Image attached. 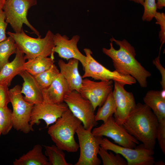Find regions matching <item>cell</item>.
<instances>
[{"label":"cell","instance_id":"d4e9b609","mask_svg":"<svg viewBox=\"0 0 165 165\" xmlns=\"http://www.w3.org/2000/svg\"><path fill=\"white\" fill-rule=\"evenodd\" d=\"M17 49L15 41L10 36L0 42V71L3 66L9 62L10 56L16 53Z\"/></svg>","mask_w":165,"mask_h":165},{"label":"cell","instance_id":"603a6c76","mask_svg":"<svg viewBox=\"0 0 165 165\" xmlns=\"http://www.w3.org/2000/svg\"><path fill=\"white\" fill-rule=\"evenodd\" d=\"M116 105L112 91L108 96L103 105L100 107L95 115L97 121H102L104 123L115 113Z\"/></svg>","mask_w":165,"mask_h":165},{"label":"cell","instance_id":"6da1fadb","mask_svg":"<svg viewBox=\"0 0 165 165\" xmlns=\"http://www.w3.org/2000/svg\"><path fill=\"white\" fill-rule=\"evenodd\" d=\"M109 49L103 48V53L112 59L115 70L118 73L134 78L142 88L147 86V79L151 75L136 59L134 48L125 39H110Z\"/></svg>","mask_w":165,"mask_h":165},{"label":"cell","instance_id":"30bf717a","mask_svg":"<svg viewBox=\"0 0 165 165\" xmlns=\"http://www.w3.org/2000/svg\"><path fill=\"white\" fill-rule=\"evenodd\" d=\"M64 101L73 115L82 123L85 128H93L97 125L92 104L79 93L75 90L70 92L65 96Z\"/></svg>","mask_w":165,"mask_h":165},{"label":"cell","instance_id":"8fae6325","mask_svg":"<svg viewBox=\"0 0 165 165\" xmlns=\"http://www.w3.org/2000/svg\"><path fill=\"white\" fill-rule=\"evenodd\" d=\"M92 132L95 136L109 138L123 147L134 148L139 144V141L129 134L122 125L116 123L113 116L100 126L94 128Z\"/></svg>","mask_w":165,"mask_h":165},{"label":"cell","instance_id":"ac0fdd59","mask_svg":"<svg viewBox=\"0 0 165 165\" xmlns=\"http://www.w3.org/2000/svg\"><path fill=\"white\" fill-rule=\"evenodd\" d=\"M70 92L67 81L60 72L48 88L42 90L43 101L61 103L64 102L65 96Z\"/></svg>","mask_w":165,"mask_h":165},{"label":"cell","instance_id":"83f0119b","mask_svg":"<svg viewBox=\"0 0 165 165\" xmlns=\"http://www.w3.org/2000/svg\"><path fill=\"white\" fill-rule=\"evenodd\" d=\"M12 112L7 106L0 107V127L2 134H7L13 127Z\"/></svg>","mask_w":165,"mask_h":165},{"label":"cell","instance_id":"d590c367","mask_svg":"<svg viewBox=\"0 0 165 165\" xmlns=\"http://www.w3.org/2000/svg\"><path fill=\"white\" fill-rule=\"evenodd\" d=\"M130 1L136 3L140 4L143 6L144 3V0H129Z\"/></svg>","mask_w":165,"mask_h":165},{"label":"cell","instance_id":"cb8c5ba5","mask_svg":"<svg viewBox=\"0 0 165 165\" xmlns=\"http://www.w3.org/2000/svg\"><path fill=\"white\" fill-rule=\"evenodd\" d=\"M45 155L48 157L50 165H72L68 163L65 159V155L63 150L56 145H44Z\"/></svg>","mask_w":165,"mask_h":165},{"label":"cell","instance_id":"1f68e13d","mask_svg":"<svg viewBox=\"0 0 165 165\" xmlns=\"http://www.w3.org/2000/svg\"><path fill=\"white\" fill-rule=\"evenodd\" d=\"M8 86L0 84V107L7 106L10 102Z\"/></svg>","mask_w":165,"mask_h":165},{"label":"cell","instance_id":"5bb4252c","mask_svg":"<svg viewBox=\"0 0 165 165\" xmlns=\"http://www.w3.org/2000/svg\"><path fill=\"white\" fill-rule=\"evenodd\" d=\"M112 92L116 105V110L114 114L116 123L122 125L124 121L134 110L136 104L132 93L127 91L124 85L114 81Z\"/></svg>","mask_w":165,"mask_h":165},{"label":"cell","instance_id":"7a4b0ae2","mask_svg":"<svg viewBox=\"0 0 165 165\" xmlns=\"http://www.w3.org/2000/svg\"><path fill=\"white\" fill-rule=\"evenodd\" d=\"M158 124V120L151 109L145 104L138 103L122 125L145 148L154 150Z\"/></svg>","mask_w":165,"mask_h":165},{"label":"cell","instance_id":"d6986e66","mask_svg":"<svg viewBox=\"0 0 165 165\" xmlns=\"http://www.w3.org/2000/svg\"><path fill=\"white\" fill-rule=\"evenodd\" d=\"M18 48L14 59L5 64L0 71V84L9 86L13 78L23 71L26 59Z\"/></svg>","mask_w":165,"mask_h":165},{"label":"cell","instance_id":"7c38bea8","mask_svg":"<svg viewBox=\"0 0 165 165\" xmlns=\"http://www.w3.org/2000/svg\"><path fill=\"white\" fill-rule=\"evenodd\" d=\"M112 80L95 82L87 78L82 79L79 93L89 100L95 111L101 106L110 93L112 91Z\"/></svg>","mask_w":165,"mask_h":165},{"label":"cell","instance_id":"52a82bcc","mask_svg":"<svg viewBox=\"0 0 165 165\" xmlns=\"http://www.w3.org/2000/svg\"><path fill=\"white\" fill-rule=\"evenodd\" d=\"M93 128H85L80 124L75 132L79 140L80 152L75 165H99L101 160L97 156L100 142L102 137L94 136Z\"/></svg>","mask_w":165,"mask_h":165},{"label":"cell","instance_id":"e575fe53","mask_svg":"<svg viewBox=\"0 0 165 165\" xmlns=\"http://www.w3.org/2000/svg\"><path fill=\"white\" fill-rule=\"evenodd\" d=\"M157 8L161 9L165 7V0H157Z\"/></svg>","mask_w":165,"mask_h":165},{"label":"cell","instance_id":"9a60e30c","mask_svg":"<svg viewBox=\"0 0 165 165\" xmlns=\"http://www.w3.org/2000/svg\"><path fill=\"white\" fill-rule=\"evenodd\" d=\"M80 38V36L78 35H74L69 39L66 35H62L59 33L54 34L53 52L57 53L61 58L68 61L72 58L77 59L83 68L86 64V57L78 48L77 44Z\"/></svg>","mask_w":165,"mask_h":165},{"label":"cell","instance_id":"4dcf8cb0","mask_svg":"<svg viewBox=\"0 0 165 165\" xmlns=\"http://www.w3.org/2000/svg\"><path fill=\"white\" fill-rule=\"evenodd\" d=\"M157 139L160 149L165 154V119L159 121L156 134Z\"/></svg>","mask_w":165,"mask_h":165},{"label":"cell","instance_id":"4316f807","mask_svg":"<svg viewBox=\"0 0 165 165\" xmlns=\"http://www.w3.org/2000/svg\"><path fill=\"white\" fill-rule=\"evenodd\" d=\"M98 154L100 156L103 165H127L126 160L122 158L121 155L116 153V155L112 152L100 146Z\"/></svg>","mask_w":165,"mask_h":165},{"label":"cell","instance_id":"f546056e","mask_svg":"<svg viewBox=\"0 0 165 165\" xmlns=\"http://www.w3.org/2000/svg\"><path fill=\"white\" fill-rule=\"evenodd\" d=\"M154 18L156 20V23L160 25L159 38L161 43L160 50V52L162 46L165 42V14L157 12Z\"/></svg>","mask_w":165,"mask_h":165},{"label":"cell","instance_id":"f1b7e54d","mask_svg":"<svg viewBox=\"0 0 165 165\" xmlns=\"http://www.w3.org/2000/svg\"><path fill=\"white\" fill-rule=\"evenodd\" d=\"M143 6L144 10L142 19L143 21H150L157 12L156 0H144Z\"/></svg>","mask_w":165,"mask_h":165},{"label":"cell","instance_id":"44dd1931","mask_svg":"<svg viewBox=\"0 0 165 165\" xmlns=\"http://www.w3.org/2000/svg\"><path fill=\"white\" fill-rule=\"evenodd\" d=\"M14 165H50L42 151V146L37 144L26 154L13 161Z\"/></svg>","mask_w":165,"mask_h":165},{"label":"cell","instance_id":"484cf974","mask_svg":"<svg viewBox=\"0 0 165 165\" xmlns=\"http://www.w3.org/2000/svg\"><path fill=\"white\" fill-rule=\"evenodd\" d=\"M60 72L53 64L48 69L34 76L42 90L48 88Z\"/></svg>","mask_w":165,"mask_h":165},{"label":"cell","instance_id":"e0dca14e","mask_svg":"<svg viewBox=\"0 0 165 165\" xmlns=\"http://www.w3.org/2000/svg\"><path fill=\"white\" fill-rule=\"evenodd\" d=\"M79 62L75 58L69 59L67 63L62 59L58 62L60 72L67 81L70 91L79 92L82 86L83 79L79 71Z\"/></svg>","mask_w":165,"mask_h":165},{"label":"cell","instance_id":"5b68a950","mask_svg":"<svg viewBox=\"0 0 165 165\" xmlns=\"http://www.w3.org/2000/svg\"><path fill=\"white\" fill-rule=\"evenodd\" d=\"M21 90L18 85L9 90L10 102L13 107V127L17 130L28 134L34 131L30 122L34 105L24 100Z\"/></svg>","mask_w":165,"mask_h":165},{"label":"cell","instance_id":"8d00e7d4","mask_svg":"<svg viewBox=\"0 0 165 165\" xmlns=\"http://www.w3.org/2000/svg\"><path fill=\"white\" fill-rule=\"evenodd\" d=\"M6 0H0V10L3 9V8Z\"/></svg>","mask_w":165,"mask_h":165},{"label":"cell","instance_id":"4fadbf2b","mask_svg":"<svg viewBox=\"0 0 165 165\" xmlns=\"http://www.w3.org/2000/svg\"><path fill=\"white\" fill-rule=\"evenodd\" d=\"M68 109L65 102L57 104L43 101L40 103L34 105L30 123L32 126L35 124L38 125L40 123V120H42L48 127L54 123Z\"/></svg>","mask_w":165,"mask_h":165},{"label":"cell","instance_id":"74e56055","mask_svg":"<svg viewBox=\"0 0 165 165\" xmlns=\"http://www.w3.org/2000/svg\"><path fill=\"white\" fill-rule=\"evenodd\" d=\"M165 164V163L164 162L161 161H159L156 162L155 161L154 165H164Z\"/></svg>","mask_w":165,"mask_h":165},{"label":"cell","instance_id":"9c48e42d","mask_svg":"<svg viewBox=\"0 0 165 165\" xmlns=\"http://www.w3.org/2000/svg\"><path fill=\"white\" fill-rule=\"evenodd\" d=\"M100 146L122 156L126 159L127 165H153L155 162L154 150L146 148L142 144L132 148L117 145L106 138H102Z\"/></svg>","mask_w":165,"mask_h":165},{"label":"cell","instance_id":"836d02e7","mask_svg":"<svg viewBox=\"0 0 165 165\" xmlns=\"http://www.w3.org/2000/svg\"><path fill=\"white\" fill-rule=\"evenodd\" d=\"M159 56L153 61V64L160 71L161 76L160 83L162 90H165V69L162 66L160 61V54Z\"/></svg>","mask_w":165,"mask_h":165},{"label":"cell","instance_id":"ffe728a7","mask_svg":"<svg viewBox=\"0 0 165 165\" xmlns=\"http://www.w3.org/2000/svg\"><path fill=\"white\" fill-rule=\"evenodd\" d=\"M144 104L152 111L158 121L165 119V90H150L143 98Z\"/></svg>","mask_w":165,"mask_h":165},{"label":"cell","instance_id":"277c9868","mask_svg":"<svg viewBox=\"0 0 165 165\" xmlns=\"http://www.w3.org/2000/svg\"><path fill=\"white\" fill-rule=\"evenodd\" d=\"M7 34L13 38L17 48L24 53L26 60L54 56V34L50 30L47 31L42 38L41 36L37 38L30 37L23 29L19 33L8 31Z\"/></svg>","mask_w":165,"mask_h":165},{"label":"cell","instance_id":"2e32d148","mask_svg":"<svg viewBox=\"0 0 165 165\" xmlns=\"http://www.w3.org/2000/svg\"><path fill=\"white\" fill-rule=\"evenodd\" d=\"M19 75L24 81L21 91L24 95V100L34 105L42 102L43 101L42 90L35 76L25 70L22 71Z\"/></svg>","mask_w":165,"mask_h":165},{"label":"cell","instance_id":"8992f818","mask_svg":"<svg viewBox=\"0 0 165 165\" xmlns=\"http://www.w3.org/2000/svg\"><path fill=\"white\" fill-rule=\"evenodd\" d=\"M37 4V0H6L3 8L6 21L15 33H20L23 24L26 25L38 37L39 32L29 22L27 16L29 9Z\"/></svg>","mask_w":165,"mask_h":165},{"label":"cell","instance_id":"d6a6232c","mask_svg":"<svg viewBox=\"0 0 165 165\" xmlns=\"http://www.w3.org/2000/svg\"><path fill=\"white\" fill-rule=\"evenodd\" d=\"M6 15L3 9L0 10V42L6 40V29L8 23L6 21Z\"/></svg>","mask_w":165,"mask_h":165},{"label":"cell","instance_id":"f35d334b","mask_svg":"<svg viewBox=\"0 0 165 165\" xmlns=\"http://www.w3.org/2000/svg\"><path fill=\"white\" fill-rule=\"evenodd\" d=\"M1 134H1V129H0V136H1Z\"/></svg>","mask_w":165,"mask_h":165},{"label":"cell","instance_id":"7402d4cb","mask_svg":"<svg viewBox=\"0 0 165 165\" xmlns=\"http://www.w3.org/2000/svg\"><path fill=\"white\" fill-rule=\"evenodd\" d=\"M54 56L47 57H38L28 60L23 67L25 70L35 76L49 69L54 64Z\"/></svg>","mask_w":165,"mask_h":165},{"label":"cell","instance_id":"3957f363","mask_svg":"<svg viewBox=\"0 0 165 165\" xmlns=\"http://www.w3.org/2000/svg\"><path fill=\"white\" fill-rule=\"evenodd\" d=\"M81 122L68 108L48 128V133L55 145L69 152H77L79 146L74 134Z\"/></svg>","mask_w":165,"mask_h":165},{"label":"cell","instance_id":"ba28073f","mask_svg":"<svg viewBox=\"0 0 165 165\" xmlns=\"http://www.w3.org/2000/svg\"><path fill=\"white\" fill-rule=\"evenodd\" d=\"M86 57V64L83 68L84 72L82 78L91 77L95 80L116 81L125 85H132L136 83V79L130 75L118 73L115 70L111 71L101 64L92 57V52L88 48L83 50Z\"/></svg>","mask_w":165,"mask_h":165}]
</instances>
